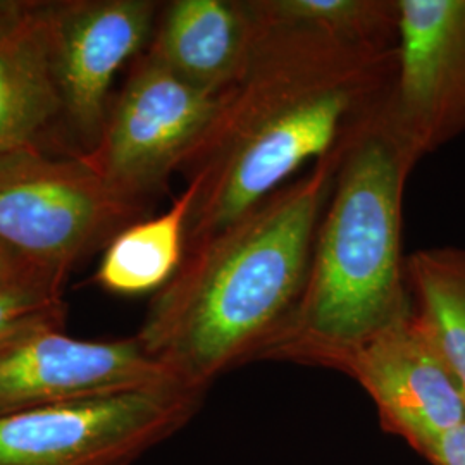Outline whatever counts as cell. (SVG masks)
Wrapping results in <instances>:
<instances>
[{"mask_svg": "<svg viewBox=\"0 0 465 465\" xmlns=\"http://www.w3.org/2000/svg\"><path fill=\"white\" fill-rule=\"evenodd\" d=\"M50 21L52 2L0 0V153L34 147L63 114Z\"/></svg>", "mask_w": 465, "mask_h": 465, "instance_id": "cell-12", "label": "cell"}, {"mask_svg": "<svg viewBox=\"0 0 465 465\" xmlns=\"http://www.w3.org/2000/svg\"><path fill=\"white\" fill-rule=\"evenodd\" d=\"M405 274L412 305L465 397V247L416 250Z\"/></svg>", "mask_w": 465, "mask_h": 465, "instance_id": "cell-14", "label": "cell"}, {"mask_svg": "<svg viewBox=\"0 0 465 465\" xmlns=\"http://www.w3.org/2000/svg\"><path fill=\"white\" fill-rule=\"evenodd\" d=\"M63 282L64 278L36 271L0 288V353L38 332L64 328Z\"/></svg>", "mask_w": 465, "mask_h": 465, "instance_id": "cell-16", "label": "cell"}, {"mask_svg": "<svg viewBox=\"0 0 465 465\" xmlns=\"http://www.w3.org/2000/svg\"><path fill=\"white\" fill-rule=\"evenodd\" d=\"M169 386L180 384L136 336L92 341L52 330L0 353V416Z\"/></svg>", "mask_w": 465, "mask_h": 465, "instance_id": "cell-9", "label": "cell"}, {"mask_svg": "<svg viewBox=\"0 0 465 465\" xmlns=\"http://www.w3.org/2000/svg\"><path fill=\"white\" fill-rule=\"evenodd\" d=\"M353 138L186 250L180 271L153 295L134 336L180 386L205 393L219 376L259 361L288 324Z\"/></svg>", "mask_w": 465, "mask_h": 465, "instance_id": "cell-2", "label": "cell"}, {"mask_svg": "<svg viewBox=\"0 0 465 465\" xmlns=\"http://www.w3.org/2000/svg\"><path fill=\"white\" fill-rule=\"evenodd\" d=\"M224 97L226 92L211 94L186 84L143 52L84 159L142 216L169 178L199 152Z\"/></svg>", "mask_w": 465, "mask_h": 465, "instance_id": "cell-4", "label": "cell"}, {"mask_svg": "<svg viewBox=\"0 0 465 465\" xmlns=\"http://www.w3.org/2000/svg\"><path fill=\"white\" fill-rule=\"evenodd\" d=\"M255 40L240 82L183 169L199 193L186 250L224 230L331 155L381 113L395 49H372L269 16L259 0Z\"/></svg>", "mask_w": 465, "mask_h": 465, "instance_id": "cell-1", "label": "cell"}, {"mask_svg": "<svg viewBox=\"0 0 465 465\" xmlns=\"http://www.w3.org/2000/svg\"><path fill=\"white\" fill-rule=\"evenodd\" d=\"M38 269L30 266L21 255L9 249L5 243L0 242V288L7 286L11 282H19L30 274L36 272ZM44 272V271H40Z\"/></svg>", "mask_w": 465, "mask_h": 465, "instance_id": "cell-18", "label": "cell"}, {"mask_svg": "<svg viewBox=\"0 0 465 465\" xmlns=\"http://www.w3.org/2000/svg\"><path fill=\"white\" fill-rule=\"evenodd\" d=\"M382 111L350 143L319 223L299 307L259 361L324 367L412 309L401 226L405 184L417 161Z\"/></svg>", "mask_w": 465, "mask_h": 465, "instance_id": "cell-3", "label": "cell"}, {"mask_svg": "<svg viewBox=\"0 0 465 465\" xmlns=\"http://www.w3.org/2000/svg\"><path fill=\"white\" fill-rule=\"evenodd\" d=\"M205 393L180 386L0 416V465H132L180 431Z\"/></svg>", "mask_w": 465, "mask_h": 465, "instance_id": "cell-6", "label": "cell"}, {"mask_svg": "<svg viewBox=\"0 0 465 465\" xmlns=\"http://www.w3.org/2000/svg\"><path fill=\"white\" fill-rule=\"evenodd\" d=\"M267 15L309 26L343 42L395 49L399 0H259Z\"/></svg>", "mask_w": 465, "mask_h": 465, "instance_id": "cell-15", "label": "cell"}, {"mask_svg": "<svg viewBox=\"0 0 465 465\" xmlns=\"http://www.w3.org/2000/svg\"><path fill=\"white\" fill-rule=\"evenodd\" d=\"M255 30L250 0H173L161 7L145 52L186 84L224 94L247 69Z\"/></svg>", "mask_w": 465, "mask_h": 465, "instance_id": "cell-11", "label": "cell"}, {"mask_svg": "<svg viewBox=\"0 0 465 465\" xmlns=\"http://www.w3.org/2000/svg\"><path fill=\"white\" fill-rule=\"evenodd\" d=\"M136 217L84 153L61 159L38 145L0 153V242L38 271L66 280Z\"/></svg>", "mask_w": 465, "mask_h": 465, "instance_id": "cell-5", "label": "cell"}, {"mask_svg": "<svg viewBox=\"0 0 465 465\" xmlns=\"http://www.w3.org/2000/svg\"><path fill=\"white\" fill-rule=\"evenodd\" d=\"M432 465H465V419L417 451Z\"/></svg>", "mask_w": 465, "mask_h": 465, "instance_id": "cell-17", "label": "cell"}, {"mask_svg": "<svg viewBox=\"0 0 465 465\" xmlns=\"http://www.w3.org/2000/svg\"><path fill=\"white\" fill-rule=\"evenodd\" d=\"M384 119L417 163L465 134V0H399Z\"/></svg>", "mask_w": 465, "mask_h": 465, "instance_id": "cell-7", "label": "cell"}, {"mask_svg": "<svg viewBox=\"0 0 465 465\" xmlns=\"http://www.w3.org/2000/svg\"><path fill=\"white\" fill-rule=\"evenodd\" d=\"M161 4L152 0L52 2V64L63 116L95 145L119 69L147 49Z\"/></svg>", "mask_w": 465, "mask_h": 465, "instance_id": "cell-10", "label": "cell"}, {"mask_svg": "<svg viewBox=\"0 0 465 465\" xmlns=\"http://www.w3.org/2000/svg\"><path fill=\"white\" fill-rule=\"evenodd\" d=\"M324 367L359 382L384 431L416 451L465 419L464 393L414 305Z\"/></svg>", "mask_w": 465, "mask_h": 465, "instance_id": "cell-8", "label": "cell"}, {"mask_svg": "<svg viewBox=\"0 0 465 465\" xmlns=\"http://www.w3.org/2000/svg\"><path fill=\"white\" fill-rule=\"evenodd\" d=\"M197 193L199 183L190 180L166 213L138 219L117 232L100 259L97 284L124 297L163 290L183 264L186 230Z\"/></svg>", "mask_w": 465, "mask_h": 465, "instance_id": "cell-13", "label": "cell"}]
</instances>
